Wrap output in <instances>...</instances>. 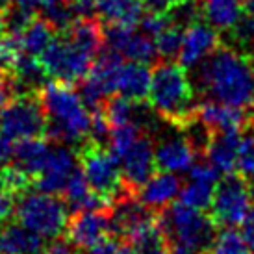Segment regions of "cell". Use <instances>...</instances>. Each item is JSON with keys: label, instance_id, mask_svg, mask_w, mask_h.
Masks as SVG:
<instances>
[{"label": "cell", "instance_id": "6da1fadb", "mask_svg": "<svg viewBox=\"0 0 254 254\" xmlns=\"http://www.w3.org/2000/svg\"><path fill=\"white\" fill-rule=\"evenodd\" d=\"M191 85L210 100L245 110L254 106V67L245 54L230 45H219L193 67Z\"/></svg>", "mask_w": 254, "mask_h": 254}, {"label": "cell", "instance_id": "7a4b0ae2", "mask_svg": "<svg viewBox=\"0 0 254 254\" xmlns=\"http://www.w3.org/2000/svg\"><path fill=\"white\" fill-rule=\"evenodd\" d=\"M39 100L47 117L45 137L54 143H84L91 128V113L71 84L54 82L39 91Z\"/></svg>", "mask_w": 254, "mask_h": 254}, {"label": "cell", "instance_id": "3957f363", "mask_svg": "<svg viewBox=\"0 0 254 254\" xmlns=\"http://www.w3.org/2000/svg\"><path fill=\"white\" fill-rule=\"evenodd\" d=\"M148 100L154 112L167 123L180 125L195 112V89L188 72L175 62H156Z\"/></svg>", "mask_w": 254, "mask_h": 254}, {"label": "cell", "instance_id": "277c9868", "mask_svg": "<svg viewBox=\"0 0 254 254\" xmlns=\"http://www.w3.org/2000/svg\"><path fill=\"white\" fill-rule=\"evenodd\" d=\"M156 225L169 245H186L200 254L210 251L217 238V225L212 215L184 202H171L160 210Z\"/></svg>", "mask_w": 254, "mask_h": 254}, {"label": "cell", "instance_id": "5b68a950", "mask_svg": "<svg viewBox=\"0 0 254 254\" xmlns=\"http://www.w3.org/2000/svg\"><path fill=\"white\" fill-rule=\"evenodd\" d=\"M15 219L41 238L56 240L65 234L69 208L64 198L50 193H24L15 200Z\"/></svg>", "mask_w": 254, "mask_h": 254}, {"label": "cell", "instance_id": "8992f818", "mask_svg": "<svg viewBox=\"0 0 254 254\" xmlns=\"http://www.w3.org/2000/svg\"><path fill=\"white\" fill-rule=\"evenodd\" d=\"M78 162L91 190L102 198H106L110 204L117 198L134 193L123 182L119 163L108 152V148L93 143L91 139H85L78 148Z\"/></svg>", "mask_w": 254, "mask_h": 254}, {"label": "cell", "instance_id": "52a82bcc", "mask_svg": "<svg viewBox=\"0 0 254 254\" xmlns=\"http://www.w3.org/2000/svg\"><path fill=\"white\" fill-rule=\"evenodd\" d=\"M251 190L241 173H226L223 180L215 184L210 215L217 226L234 228L241 225L251 210Z\"/></svg>", "mask_w": 254, "mask_h": 254}, {"label": "cell", "instance_id": "ba28073f", "mask_svg": "<svg viewBox=\"0 0 254 254\" xmlns=\"http://www.w3.org/2000/svg\"><path fill=\"white\" fill-rule=\"evenodd\" d=\"M47 132V117L37 95H17L0 110V134L9 139L43 137Z\"/></svg>", "mask_w": 254, "mask_h": 254}, {"label": "cell", "instance_id": "9c48e42d", "mask_svg": "<svg viewBox=\"0 0 254 254\" xmlns=\"http://www.w3.org/2000/svg\"><path fill=\"white\" fill-rule=\"evenodd\" d=\"M93 58L95 56L76 47L69 39L56 37L49 45V49L39 56V60L49 78L64 84H74L91 71Z\"/></svg>", "mask_w": 254, "mask_h": 254}, {"label": "cell", "instance_id": "30bf717a", "mask_svg": "<svg viewBox=\"0 0 254 254\" xmlns=\"http://www.w3.org/2000/svg\"><path fill=\"white\" fill-rule=\"evenodd\" d=\"M154 141L156 169L169 173H188L197 154L191 150L188 141L180 134V128L173 123L163 121L160 128L152 134Z\"/></svg>", "mask_w": 254, "mask_h": 254}, {"label": "cell", "instance_id": "8fae6325", "mask_svg": "<svg viewBox=\"0 0 254 254\" xmlns=\"http://www.w3.org/2000/svg\"><path fill=\"white\" fill-rule=\"evenodd\" d=\"M119 163L123 182L127 184L128 190L137 193V190L154 175L156 171L154 139H152V135L143 132L137 137V141L121 156Z\"/></svg>", "mask_w": 254, "mask_h": 254}, {"label": "cell", "instance_id": "7c38bea8", "mask_svg": "<svg viewBox=\"0 0 254 254\" xmlns=\"http://www.w3.org/2000/svg\"><path fill=\"white\" fill-rule=\"evenodd\" d=\"M65 234L67 240L80 251L97 245L100 240L110 236V206L102 210H84L72 213Z\"/></svg>", "mask_w": 254, "mask_h": 254}, {"label": "cell", "instance_id": "4fadbf2b", "mask_svg": "<svg viewBox=\"0 0 254 254\" xmlns=\"http://www.w3.org/2000/svg\"><path fill=\"white\" fill-rule=\"evenodd\" d=\"M195 113L212 128L213 134L243 132V130L254 127L253 113H247L245 108H236L230 104L217 102V100H202L200 104H197Z\"/></svg>", "mask_w": 254, "mask_h": 254}, {"label": "cell", "instance_id": "5bb4252c", "mask_svg": "<svg viewBox=\"0 0 254 254\" xmlns=\"http://www.w3.org/2000/svg\"><path fill=\"white\" fill-rule=\"evenodd\" d=\"M76 167V156L67 147L58 145V147L50 148L47 163L43 165L39 175L34 178V186L43 193L60 195Z\"/></svg>", "mask_w": 254, "mask_h": 254}, {"label": "cell", "instance_id": "9a60e30c", "mask_svg": "<svg viewBox=\"0 0 254 254\" xmlns=\"http://www.w3.org/2000/svg\"><path fill=\"white\" fill-rule=\"evenodd\" d=\"M219 47L217 30L212 28L208 22H193L184 30L182 47L178 54V64L184 69H193L204 58H208Z\"/></svg>", "mask_w": 254, "mask_h": 254}, {"label": "cell", "instance_id": "2e32d148", "mask_svg": "<svg viewBox=\"0 0 254 254\" xmlns=\"http://www.w3.org/2000/svg\"><path fill=\"white\" fill-rule=\"evenodd\" d=\"M180 190H182V184L175 173L160 171L158 175H152L148 178L135 195L150 210L160 212L163 208H167L171 202H175V198L180 195Z\"/></svg>", "mask_w": 254, "mask_h": 254}, {"label": "cell", "instance_id": "e0dca14e", "mask_svg": "<svg viewBox=\"0 0 254 254\" xmlns=\"http://www.w3.org/2000/svg\"><path fill=\"white\" fill-rule=\"evenodd\" d=\"M62 198L69 208V212H84V210H102L108 208L110 202L106 198H102L91 190V186L87 184L84 173L80 167L72 171L67 184H65L64 191H62Z\"/></svg>", "mask_w": 254, "mask_h": 254}, {"label": "cell", "instance_id": "ac0fdd59", "mask_svg": "<svg viewBox=\"0 0 254 254\" xmlns=\"http://www.w3.org/2000/svg\"><path fill=\"white\" fill-rule=\"evenodd\" d=\"M150 80H152V71L145 64H139V62H128V64H125L123 62L119 74H117L115 91L130 100L141 102V100L148 99Z\"/></svg>", "mask_w": 254, "mask_h": 254}, {"label": "cell", "instance_id": "d6986e66", "mask_svg": "<svg viewBox=\"0 0 254 254\" xmlns=\"http://www.w3.org/2000/svg\"><path fill=\"white\" fill-rule=\"evenodd\" d=\"M43 251V238L21 223L0 225V254H37Z\"/></svg>", "mask_w": 254, "mask_h": 254}, {"label": "cell", "instance_id": "ffe728a7", "mask_svg": "<svg viewBox=\"0 0 254 254\" xmlns=\"http://www.w3.org/2000/svg\"><path fill=\"white\" fill-rule=\"evenodd\" d=\"M50 154V143L49 139L43 137H24L15 143L13 148V160L15 165L28 173L32 178L39 175L43 165L47 163V158Z\"/></svg>", "mask_w": 254, "mask_h": 254}, {"label": "cell", "instance_id": "44dd1931", "mask_svg": "<svg viewBox=\"0 0 254 254\" xmlns=\"http://www.w3.org/2000/svg\"><path fill=\"white\" fill-rule=\"evenodd\" d=\"M64 37L74 43L82 50L97 56L104 49V26L97 17L91 19H76L69 28H65Z\"/></svg>", "mask_w": 254, "mask_h": 254}, {"label": "cell", "instance_id": "7402d4cb", "mask_svg": "<svg viewBox=\"0 0 254 254\" xmlns=\"http://www.w3.org/2000/svg\"><path fill=\"white\" fill-rule=\"evenodd\" d=\"M97 17L106 24L137 26L143 17L141 0H95Z\"/></svg>", "mask_w": 254, "mask_h": 254}, {"label": "cell", "instance_id": "603a6c76", "mask_svg": "<svg viewBox=\"0 0 254 254\" xmlns=\"http://www.w3.org/2000/svg\"><path fill=\"white\" fill-rule=\"evenodd\" d=\"M241 132H225L213 134L212 143L206 150L204 158L212 163L219 173H234L236 171V156L240 145Z\"/></svg>", "mask_w": 254, "mask_h": 254}, {"label": "cell", "instance_id": "cb8c5ba5", "mask_svg": "<svg viewBox=\"0 0 254 254\" xmlns=\"http://www.w3.org/2000/svg\"><path fill=\"white\" fill-rule=\"evenodd\" d=\"M54 39H56V28L43 17H34L28 22V26L19 34L22 52L36 58L41 56Z\"/></svg>", "mask_w": 254, "mask_h": 254}, {"label": "cell", "instance_id": "d4e9b609", "mask_svg": "<svg viewBox=\"0 0 254 254\" xmlns=\"http://www.w3.org/2000/svg\"><path fill=\"white\" fill-rule=\"evenodd\" d=\"M178 128H180V134L184 135V139L191 147V150L202 158L206 154L208 147H210V143H212V137H213L212 128L208 127L195 112L191 113L186 121H182L178 125Z\"/></svg>", "mask_w": 254, "mask_h": 254}, {"label": "cell", "instance_id": "484cf974", "mask_svg": "<svg viewBox=\"0 0 254 254\" xmlns=\"http://www.w3.org/2000/svg\"><path fill=\"white\" fill-rule=\"evenodd\" d=\"M213 190L215 184L206 182V180H193L190 178V182L180 190V202L191 206L195 210H210L213 198Z\"/></svg>", "mask_w": 254, "mask_h": 254}, {"label": "cell", "instance_id": "4316f807", "mask_svg": "<svg viewBox=\"0 0 254 254\" xmlns=\"http://www.w3.org/2000/svg\"><path fill=\"white\" fill-rule=\"evenodd\" d=\"M39 11H41L43 19H47L60 34L76 21L69 0H43Z\"/></svg>", "mask_w": 254, "mask_h": 254}, {"label": "cell", "instance_id": "83f0119b", "mask_svg": "<svg viewBox=\"0 0 254 254\" xmlns=\"http://www.w3.org/2000/svg\"><path fill=\"white\" fill-rule=\"evenodd\" d=\"M182 37H184V28H180V26L169 24L167 28H163L154 37L158 58H162L165 62H175V60H178L180 47H182Z\"/></svg>", "mask_w": 254, "mask_h": 254}, {"label": "cell", "instance_id": "f1b7e54d", "mask_svg": "<svg viewBox=\"0 0 254 254\" xmlns=\"http://www.w3.org/2000/svg\"><path fill=\"white\" fill-rule=\"evenodd\" d=\"M130 243L134 245L137 254H165L169 249V243L162 234V230L158 228V225L148 226L139 234H135L130 240Z\"/></svg>", "mask_w": 254, "mask_h": 254}, {"label": "cell", "instance_id": "f546056e", "mask_svg": "<svg viewBox=\"0 0 254 254\" xmlns=\"http://www.w3.org/2000/svg\"><path fill=\"white\" fill-rule=\"evenodd\" d=\"M204 254H251V249L240 232H236L234 228H225L217 234L213 245Z\"/></svg>", "mask_w": 254, "mask_h": 254}, {"label": "cell", "instance_id": "4dcf8cb0", "mask_svg": "<svg viewBox=\"0 0 254 254\" xmlns=\"http://www.w3.org/2000/svg\"><path fill=\"white\" fill-rule=\"evenodd\" d=\"M226 34L230 36V43L236 45L234 49H251L254 45V15L241 13L238 22Z\"/></svg>", "mask_w": 254, "mask_h": 254}, {"label": "cell", "instance_id": "1f68e13d", "mask_svg": "<svg viewBox=\"0 0 254 254\" xmlns=\"http://www.w3.org/2000/svg\"><path fill=\"white\" fill-rule=\"evenodd\" d=\"M236 171L245 175L254 173V134L247 132L240 137L238 156H236Z\"/></svg>", "mask_w": 254, "mask_h": 254}, {"label": "cell", "instance_id": "d6a6232c", "mask_svg": "<svg viewBox=\"0 0 254 254\" xmlns=\"http://www.w3.org/2000/svg\"><path fill=\"white\" fill-rule=\"evenodd\" d=\"M21 54L22 49L17 34H9L0 39V69L2 71H11Z\"/></svg>", "mask_w": 254, "mask_h": 254}, {"label": "cell", "instance_id": "836d02e7", "mask_svg": "<svg viewBox=\"0 0 254 254\" xmlns=\"http://www.w3.org/2000/svg\"><path fill=\"white\" fill-rule=\"evenodd\" d=\"M171 22H169V17L167 15H154V13H148L147 17H141V21H139V26H141V32L143 34H147L154 39L163 28H167Z\"/></svg>", "mask_w": 254, "mask_h": 254}, {"label": "cell", "instance_id": "e575fe53", "mask_svg": "<svg viewBox=\"0 0 254 254\" xmlns=\"http://www.w3.org/2000/svg\"><path fill=\"white\" fill-rule=\"evenodd\" d=\"M15 200L17 198L4 188V184L0 182V225L7 223L15 213Z\"/></svg>", "mask_w": 254, "mask_h": 254}, {"label": "cell", "instance_id": "d590c367", "mask_svg": "<svg viewBox=\"0 0 254 254\" xmlns=\"http://www.w3.org/2000/svg\"><path fill=\"white\" fill-rule=\"evenodd\" d=\"M182 0H141L143 9L147 13L154 15H169V11Z\"/></svg>", "mask_w": 254, "mask_h": 254}, {"label": "cell", "instance_id": "8d00e7d4", "mask_svg": "<svg viewBox=\"0 0 254 254\" xmlns=\"http://www.w3.org/2000/svg\"><path fill=\"white\" fill-rule=\"evenodd\" d=\"M72 13L76 19H91L97 17V2L95 0H69Z\"/></svg>", "mask_w": 254, "mask_h": 254}, {"label": "cell", "instance_id": "74e56055", "mask_svg": "<svg viewBox=\"0 0 254 254\" xmlns=\"http://www.w3.org/2000/svg\"><path fill=\"white\" fill-rule=\"evenodd\" d=\"M241 236L247 241L249 249L254 251V206H251L245 219L241 221Z\"/></svg>", "mask_w": 254, "mask_h": 254}, {"label": "cell", "instance_id": "f35d334b", "mask_svg": "<svg viewBox=\"0 0 254 254\" xmlns=\"http://www.w3.org/2000/svg\"><path fill=\"white\" fill-rule=\"evenodd\" d=\"M13 139H9L7 135L0 134V169L9 165V162L13 160Z\"/></svg>", "mask_w": 254, "mask_h": 254}, {"label": "cell", "instance_id": "ab89813d", "mask_svg": "<svg viewBox=\"0 0 254 254\" xmlns=\"http://www.w3.org/2000/svg\"><path fill=\"white\" fill-rule=\"evenodd\" d=\"M47 254H82V253H78L76 247L69 240H60V238H56V240L52 241V245L49 247Z\"/></svg>", "mask_w": 254, "mask_h": 254}, {"label": "cell", "instance_id": "60d3db41", "mask_svg": "<svg viewBox=\"0 0 254 254\" xmlns=\"http://www.w3.org/2000/svg\"><path fill=\"white\" fill-rule=\"evenodd\" d=\"M15 6L24 9V11H28V13L36 15L43 6V0H13Z\"/></svg>", "mask_w": 254, "mask_h": 254}, {"label": "cell", "instance_id": "b9f144b4", "mask_svg": "<svg viewBox=\"0 0 254 254\" xmlns=\"http://www.w3.org/2000/svg\"><path fill=\"white\" fill-rule=\"evenodd\" d=\"M165 254H200L197 251H193V249L186 247V245H169L167 249V253Z\"/></svg>", "mask_w": 254, "mask_h": 254}, {"label": "cell", "instance_id": "7bdbcfd3", "mask_svg": "<svg viewBox=\"0 0 254 254\" xmlns=\"http://www.w3.org/2000/svg\"><path fill=\"white\" fill-rule=\"evenodd\" d=\"M6 36V21H4V11H0V39Z\"/></svg>", "mask_w": 254, "mask_h": 254}, {"label": "cell", "instance_id": "ee69618b", "mask_svg": "<svg viewBox=\"0 0 254 254\" xmlns=\"http://www.w3.org/2000/svg\"><path fill=\"white\" fill-rule=\"evenodd\" d=\"M11 6V0H0V11H6Z\"/></svg>", "mask_w": 254, "mask_h": 254}, {"label": "cell", "instance_id": "f6af8a7d", "mask_svg": "<svg viewBox=\"0 0 254 254\" xmlns=\"http://www.w3.org/2000/svg\"><path fill=\"white\" fill-rule=\"evenodd\" d=\"M249 190H251V195L254 198V173L251 175V180H249Z\"/></svg>", "mask_w": 254, "mask_h": 254}, {"label": "cell", "instance_id": "bcb514c9", "mask_svg": "<svg viewBox=\"0 0 254 254\" xmlns=\"http://www.w3.org/2000/svg\"><path fill=\"white\" fill-rule=\"evenodd\" d=\"M253 108H254V106H253ZM253 117H254V112H253Z\"/></svg>", "mask_w": 254, "mask_h": 254}, {"label": "cell", "instance_id": "7dc6e473", "mask_svg": "<svg viewBox=\"0 0 254 254\" xmlns=\"http://www.w3.org/2000/svg\"><path fill=\"white\" fill-rule=\"evenodd\" d=\"M37 254H39V253H37Z\"/></svg>", "mask_w": 254, "mask_h": 254}]
</instances>
